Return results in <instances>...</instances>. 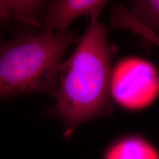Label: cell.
<instances>
[{
	"label": "cell",
	"mask_w": 159,
	"mask_h": 159,
	"mask_svg": "<svg viewBox=\"0 0 159 159\" xmlns=\"http://www.w3.org/2000/svg\"><path fill=\"white\" fill-rule=\"evenodd\" d=\"M74 32L25 35L0 43V99L56 91L63 57Z\"/></svg>",
	"instance_id": "cell-2"
},
{
	"label": "cell",
	"mask_w": 159,
	"mask_h": 159,
	"mask_svg": "<svg viewBox=\"0 0 159 159\" xmlns=\"http://www.w3.org/2000/svg\"><path fill=\"white\" fill-rule=\"evenodd\" d=\"M112 70L107 28L98 19L91 20L72 54L60 67L55 113L66 134L110 113Z\"/></svg>",
	"instance_id": "cell-1"
},
{
	"label": "cell",
	"mask_w": 159,
	"mask_h": 159,
	"mask_svg": "<svg viewBox=\"0 0 159 159\" xmlns=\"http://www.w3.org/2000/svg\"><path fill=\"white\" fill-rule=\"evenodd\" d=\"M128 10L139 22L159 35V0L130 1Z\"/></svg>",
	"instance_id": "cell-7"
},
{
	"label": "cell",
	"mask_w": 159,
	"mask_h": 159,
	"mask_svg": "<svg viewBox=\"0 0 159 159\" xmlns=\"http://www.w3.org/2000/svg\"><path fill=\"white\" fill-rule=\"evenodd\" d=\"M108 3L104 0H57L49 3L43 15V33L68 30L69 26L80 16L99 19Z\"/></svg>",
	"instance_id": "cell-4"
},
{
	"label": "cell",
	"mask_w": 159,
	"mask_h": 159,
	"mask_svg": "<svg viewBox=\"0 0 159 159\" xmlns=\"http://www.w3.org/2000/svg\"><path fill=\"white\" fill-rule=\"evenodd\" d=\"M104 159H159V153L144 139L130 136L111 145Z\"/></svg>",
	"instance_id": "cell-6"
},
{
	"label": "cell",
	"mask_w": 159,
	"mask_h": 159,
	"mask_svg": "<svg viewBox=\"0 0 159 159\" xmlns=\"http://www.w3.org/2000/svg\"><path fill=\"white\" fill-rule=\"evenodd\" d=\"M49 3L34 0H0V23L11 19L38 25V17Z\"/></svg>",
	"instance_id": "cell-5"
},
{
	"label": "cell",
	"mask_w": 159,
	"mask_h": 159,
	"mask_svg": "<svg viewBox=\"0 0 159 159\" xmlns=\"http://www.w3.org/2000/svg\"><path fill=\"white\" fill-rule=\"evenodd\" d=\"M159 94V74L149 61L128 57L112 70L111 96L124 108L142 109L155 101Z\"/></svg>",
	"instance_id": "cell-3"
},
{
	"label": "cell",
	"mask_w": 159,
	"mask_h": 159,
	"mask_svg": "<svg viewBox=\"0 0 159 159\" xmlns=\"http://www.w3.org/2000/svg\"><path fill=\"white\" fill-rule=\"evenodd\" d=\"M150 39L151 42L155 43V44L158 45L159 47V35H156V34H152V35H151Z\"/></svg>",
	"instance_id": "cell-8"
}]
</instances>
